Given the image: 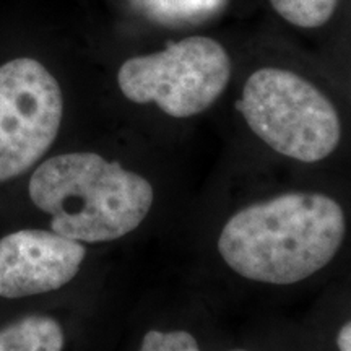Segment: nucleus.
Masks as SVG:
<instances>
[{
    "label": "nucleus",
    "instance_id": "9",
    "mask_svg": "<svg viewBox=\"0 0 351 351\" xmlns=\"http://www.w3.org/2000/svg\"><path fill=\"white\" fill-rule=\"evenodd\" d=\"M270 3L285 21L298 28L313 29L332 19L339 0H270Z\"/></svg>",
    "mask_w": 351,
    "mask_h": 351
},
{
    "label": "nucleus",
    "instance_id": "12",
    "mask_svg": "<svg viewBox=\"0 0 351 351\" xmlns=\"http://www.w3.org/2000/svg\"><path fill=\"white\" fill-rule=\"evenodd\" d=\"M230 351H247V350H243V348H236V350H230Z\"/></svg>",
    "mask_w": 351,
    "mask_h": 351
},
{
    "label": "nucleus",
    "instance_id": "11",
    "mask_svg": "<svg viewBox=\"0 0 351 351\" xmlns=\"http://www.w3.org/2000/svg\"><path fill=\"white\" fill-rule=\"evenodd\" d=\"M337 348L339 351H351V320L343 324L337 333Z\"/></svg>",
    "mask_w": 351,
    "mask_h": 351
},
{
    "label": "nucleus",
    "instance_id": "10",
    "mask_svg": "<svg viewBox=\"0 0 351 351\" xmlns=\"http://www.w3.org/2000/svg\"><path fill=\"white\" fill-rule=\"evenodd\" d=\"M138 351H202L199 341L187 330H148Z\"/></svg>",
    "mask_w": 351,
    "mask_h": 351
},
{
    "label": "nucleus",
    "instance_id": "2",
    "mask_svg": "<svg viewBox=\"0 0 351 351\" xmlns=\"http://www.w3.org/2000/svg\"><path fill=\"white\" fill-rule=\"evenodd\" d=\"M29 197L51 228L78 243H108L142 225L155 202L152 182L96 153H64L39 165Z\"/></svg>",
    "mask_w": 351,
    "mask_h": 351
},
{
    "label": "nucleus",
    "instance_id": "3",
    "mask_svg": "<svg viewBox=\"0 0 351 351\" xmlns=\"http://www.w3.org/2000/svg\"><path fill=\"white\" fill-rule=\"evenodd\" d=\"M236 108L263 143L301 163L326 160L340 143V116L332 101L289 70H256Z\"/></svg>",
    "mask_w": 351,
    "mask_h": 351
},
{
    "label": "nucleus",
    "instance_id": "6",
    "mask_svg": "<svg viewBox=\"0 0 351 351\" xmlns=\"http://www.w3.org/2000/svg\"><path fill=\"white\" fill-rule=\"evenodd\" d=\"M78 241L54 231L21 230L0 239V296L25 298L72 282L85 261Z\"/></svg>",
    "mask_w": 351,
    "mask_h": 351
},
{
    "label": "nucleus",
    "instance_id": "4",
    "mask_svg": "<svg viewBox=\"0 0 351 351\" xmlns=\"http://www.w3.org/2000/svg\"><path fill=\"white\" fill-rule=\"evenodd\" d=\"M231 57L213 38L191 36L165 49L127 59L117 85L132 103L156 104L176 119L199 116L225 93Z\"/></svg>",
    "mask_w": 351,
    "mask_h": 351
},
{
    "label": "nucleus",
    "instance_id": "1",
    "mask_svg": "<svg viewBox=\"0 0 351 351\" xmlns=\"http://www.w3.org/2000/svg\"><path fill=\"white\" fill-rule=\"evenodd\" d=\"M345 234V210L333 197L287 192L231 215L219 231L218 252L245 280L288 287L326 269Z\"/></svg>",
    "mask_w": 351,
    "mask_h": 351
},
{
    "label": "nucleus",
    "instance_id": "8",
    "mask_svg": "<svg viewBox=\"0 0 351 351\" xmlns=\"http://www.w3.org/2000/svg\"><path fill=\"white\" fill-rule=\"evenodd\" d=\"M226 0H132L135 8L161 25L195 23L221 10Z\"/></svg>",
    "mask_w": 351,
    "mask_h": 351
},
{
    "label": "nucleus",
    "instance_id": "5",
    "mask_svg": "<svg viewBox=\"0 0 351 351\" xmlns=\"http://www.w3.org/2000/svg\"><path fill=\"white\" fill-rule=\"evenodd\" d=\"M62 116V90L41 62L20 57L0 65V182L46 155Z\"/></svg>",
    "mask_w": 351,
    "mask_h": 351
},
{
    "label": "nucleus",
    "instance_id": "7",
    "mask_svg": "<svg viewBox=\"0 0 351 351\" xmlns=\"http://www.w3.org/2000/svg\"><path fill=\"white\" fill-rule=\"evenodd\" d=\"M64 330L56 319L29 315L0 330V351H62Z\"/></svg>",
    "mask_w": 351,
    "mask_h": 351
}]
</instances>
